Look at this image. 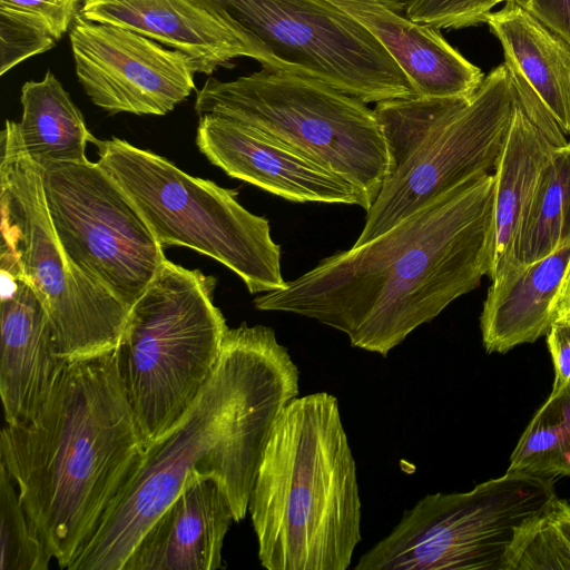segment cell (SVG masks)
<instances>
[{"label":"cell","instance_id":"5bb4252c","mask_svg":"<svg viewBox=\"0 0 570 570\" xmlns=\"http://www.w3.org/2000/svg\"><path fill=\"white\" fill-rule=\"evenodd\" d=\"M79 13L185 53L195 73L212 75L242 57L273 67L259 40L214 0H81Z\"/></svg>","mask_w":570,"mask_h":570},{"label":"cell","instance_id":"2e32d148","mask_svg":"<svg viewBox=\"0 0 570 570\" xmlns=\"http://www.w3.org/2000/svg\"><path fill=\"white\" fill-rule=\"evenodd\" d=\"M514 111L495 180V246L490 288H500L521 271L514 256L518 233L544 168L569 141L556 118L515 70Z\"/></svg>","mask_w":570,"mask_h":570},{"label":"cell","instance_id":"836d02e7","mask_svg":"<svg viewBox=\"0 0 570 570\" xmlns=\"http://www.w3.org/2000/svg\"><path fill=\"white\" fill-rule=\"evenodd\" d=\"M493 6L498 4V3H501V2H507V1H510V0H491Z\"/></svg>","mask_w":570,"mask_h":570},{"label":"cell","instance_id":"3957f363","mask_svg":"<svg viewBox=\"0 0 570 570\" xmlns=\"http://www.w3.org/2000/svg\"><path fill=\"white\" fill-rule=\"evenodd\" d=\"M145 450L114 351L68 361L42 411L1 430V461L59 568L95 533Z\"/></svg>","mask_w":570,"mask_h":570},{"label":"cell","instance_id":"d6a6232c","mask_svg":"<svg viewBox=\"0 0 570 570\" xmlns=\"http://www.w3.org/2000/svg\"><path fill=\"white\" fill-rule=\"evenodd\" d=\"M552 518L556 527L570 547V505L557 498L552 507Z\"/></svg>","mask_w":570,"mask_h":570},{"label":"cell","instance_id":"cb8c5ba5","mask_svg":"<svg viewBox=\"0 0 570 570\" xmlns=\"http://www.w3.org/2000/svg\"><path fill=\"white\" fill-rule=\"evenodd\" d=\"M81 0H0V75L47 52L72 26Z\"/></svg>","mask_w":570,"mask_h":570},{"label":"cell","instance_id":"ba28073f","mask_svg":"<svg viewBox=\"0 0 570 570\" xmlns=\"http://www.w3.org/2000/svg\"><path fill=\"white\" fill-rule=\"evenodd\" d=\"M42 171L4 125L0 268L32 285L48 311L60 356L70 361L112 352L129 309L67 257L48 212Z\"/></svg>","mask_w":570,"mask_h":570},{"label":"cell","instance_id":"83f0119b","mask_svg":"<svg viewBox=\"0 0 570 570\" xmlns=\"http://www.w3.org/2000/svg\"><path fill=\"white\" fill-rule=\"evenodd\" d=\"M553 503L519 529L505 570H570V547L554 524Z\"/></svg>","mask_w":570,"mask_h":570},{"label":"cell","instance_id":"8992f818","mask_svg":"<svg viewBox=\"0 0 570 570\" xmlns=\"http://www.w3.org/2000/svg\"><path fill=\"white\" fill-rule=\"evenodd\" d=\"M198 116L217 115L252 126L352 184L367 212L390 173L374 109L330 85L262 70L229 81L209 77L196 91Z\"/></svg>","mask_w":570,"mask_h":570},{"label":"cell","instance_id":"d4e9b609","mask_svg":"<svg viewBox=\"0 0 570 570\" xmlns=\"http://www.w3.org/2000/svg\"><path fill=\"white\" fill-rule=\"evenodd\" d=\"M507 471L570 475V386L551 392L522 433Z\"/></svg>","mask_w":570,"mask_h":570},{"label":"cell","instance_id":"277c9868","mask_svg":"<svg viewBox=\"0 0 570 570\" xmlns=\"http://www.w3.org/2000/svg\"><path fill=\"white\" fill-rule=\"evenodd\" d=\"M248 510L268 570H346L361 541L356 465L337 399L295 397L264 451Z\"/></svg>","mask_w":570,"mask_h":570},{"label":"cell","instance_id":"9c48e42d","mask_svg":"<svg viewBox=\"0 0 570 570\" xmlns=\"http://www.w3.org/2000/svg\"><path fill=\"white\" fill-rule=\"evenodd\" d=\"M556 476L507 471L463 493L428 494L355 570H505L519 529L546 513Z\"/></svg>","mask_w":570,"mask_h":570},{"label":"cell","instance_id":"4fadbf2b","mask_svg":"<svg viewBox=\"0 0 570 570\" xmlns=\"http://www.w3.org/2000/svg\"><path fill=\"white\" fill-rule=\"evenodd\" d=\"M69 39L80 85L110 115L163 116L195 90L190 59L136 31L78 13Z\"/></svg>","mask_w":570,"mask_h":570},{"label":"cell","instance_id":"f546056e","mask_svg":"<svg viewBox=\"0 0 570 570\" xmlns=\"http://www.w3.org/2000/svg\"><path fill=\"white\" fill-rule=\"evenodd\" d=\"M547 344L554 366L552 392L570 386V323L554 321L547 332Z\"/></svg>","mask_w":570,"mask_h":570},{"label":"cell","instance_id":"7402d4cb","mask_svg":"<svg viewBox=\"0 0 570 570\" xmlns=\"http://www.w3.org/2000/svg\"><path fill=\"white\" fill-rule=\"evenodd\" d=\"M22 116L19 122L6 120L19 148L40 165L80 163L85 150L96 138L86 126L83 116L58 78L47 71L39 80L21 88Z\"/></svg>","mask_w":570,"mask_h":570},{"label":"cell","instance_id":"30bf717a","mask_svg":"<svg viewBox=\"0 0 570 570\" xmlns=\"http://www.w3.org/2000/svg\"><path fill=\"white\" fill-rule=\"evenodd\" d=\"M263 45L271 71L313 78L365 104L416 96L355 19L326 0H214Z\"/></svg>","mask_w":570,"mask_h":570},{"label":"cell","instance_id":"484cf974","mask_svg":"<svg viewBox=\"0 0 570 570\" xmlns=\"http://www.w3.org/2000/svg\"><path fill=\"white\" fill-rule=\"evenodd\" d=\"M452 99L414 96L375 104L374 111L390 157L389 176L420 148Z\"/></svg>","mask_w":570,"mask_h":570},{"label":"cell","instance_id":"4dcf8cb0","mask_svg":"<svg viewBox=\"0 0 570 570\" xmlns=\"http://www.w3.org/2000/svg\"><path fill=\"white\" fill-rule=\"evenodd\" d=\"M531 14L570 43V0H518Z\"/></svg>","mask_w":570,"mask_h":570},{"label":"cell","instance_id":"1f68e13d","mask_svg":"<svg viewBox=\"0 0 570 570\" xmlns=\"http://www.w3.org/2000/svg\"><path fill=\"white\" fill-rule=\"evenodd\" d=\"M552 317L553 322L560 320L570 323V258L553 299Z\"/></svg>","mask_w":570,"mask_h":570},{"label":"cell","instance_id":"8fae6325","mask_svg":"<svg viewBox=\"0 0 570 570\" xmlns=\"http://www.w3.org/2000/svg\"><path fill=\"white\" fill-rule=\"evenodd\" d=\"M42 167L48 212L67 257L130 309L166 263L164 247L98 163Z\"/></svg>","mask_w":570,"mask_h":570},{"label":"cell","instance_id":"7c38bea8","mask_svg":"<svg viewBox=\"0 0 570 570\" xmlns=\"http://www.w3.org/2000/svg\"><path fill=\"white\" fill-rule=\"evenodd\" d=\"M513 111L512 77L503 62L471 97L453 98L420 148L389 176L352 247L375 239L464 180L493 174Z\"/></svg>","mask_w":570,"mask_h":570},{"label":"cell","instance_id":"44dd1931","mask_svg":"<svg viewBox=\"0 0 570 570\" xmlns=\"http://www.w3.org/2000/svg\"><path fill=\"white\" fill-rule=\"evenodd\" d=\"M569 258L570 242L523 267L504 286L488 288L480 325L489 353H505L547 334L553 323V299Z\"/></svg>","mask_w":570,"mask_h":570},{"label":"cell","instance_id":"603a6c76","mask_svg":"<svg viewBox=\"0 0 570 570\" xmlns=\"http://www.w3.org/2000/svg\"><path fill=\"white\" fill-rule=\"evenodd\" d=\"M570 242V139L544 168L523 216L514 256L520 271Z\"/></svg>","mask_w":570,"mask_h":570},{"label":"cell","instance_id":"52a82bcc","mask_svg":"<svg viewBox=\"0 0 570 570\" xmlns=\"http://www.w3.org/2000/svg\"><path fill=\"white\" fill-rule=\"evenodd\" d=\"M94 144L97 163L130 197L163 247H189L216 259L250 294L286 287L268 220L242 206L236 191L124 139L96 138Z\"/></svg>","mask_w":570,"mask_h":570},{"label":"cell","instance_id":"7a4b0ae2","mask_svg":"<svg viewBox=\"0 0 570 570\" xmlns=\"http://www.w3.org/2000/svg\"><path fill=\"white\" fill-rule=\"evenodd\" d=\"M299 371L272 327L228 328L218 365L183 419L149 445L68 570H124L193 474L214 476L235 521L246 515L272 431L298 395Z\"/></svg>","mask_w":570,"mask_h":570},{"label":"cell","instance_id":"d6986e66","mask_svg":"<svg viewBox=\"0 0 570 570\" xmlns=\"http://www.w3.org/2000/svg\"><path fill=\"white\" fill-rule=\"evenodd\" d=\"M234 521L219 482L193 474L141 537L124 570L222 569L224 539Z\"/></svg>","mask_w":570,"mask_h":570},{"label":"cell","instance_id":"e0dca14e","mask_svg":"<svg viewBox=\"0 0 570 570\" xmlns=\"http://www.w3.org/2000/svg\"><path fill=\"white\" fill-rule=\"evenodd\" d=\"M0 394L7 424L31 422L47 404L68 360L57 352L48 311L21 276L0 268Z\"/></svg>","mask_w":570,"mask_h":570},{"label":"cell","instance_id":"6da1fadb","mask_svg":"<svg viewBox=\"0 0 570 570\" xmlns=\"http://www.w3.org/2000/svg\"><path fill=\"white\" fill-rule=\"evenodd\" d=\"M495 180L478 174L375 239L323 258L284 289L254 299L261 311L298 314L386 356L490 275Z\"/></svg>","mask_w":570,"mask_h":570},{"label":"cell","instance_id":"ac0fdd59","mask_svg":"<svg viewBox=\"0 0 570 570\" xmlns=\"http://www.w3.org/2000/svg\"><path fill=\"white\" fill-rule=\"evenodd\" d=\"M355 19L390 55L425 98H468L484 73L442 36L440 29L416 22L389 0H326Z\"/></svg>","mask_w":570,"mask_h":570},{"label":"cell","instance_id":"5b68a950","mask_svg":"<svg viewBox=\"0 0 570 570\" xmlns=\"http://www.w3.org/2000/svg\"><path fill=\"white\" fill-rule=\"evenodd\" d=\"M215 283L167 259L129 309L114 358L145 449L183 419L218 365L228 327Z\"/></svg>","mask_w":570,"mask_h":570},{"label":"cell","instance_id":"f1b7e54d","mask_svg":"<svg viewBox=\"0 0 570 570\" xmlns=\"http://www.w3.org/2000/svg\"><path fill=\"white\" fill-rule=\"evenodd\" d=\"M491 0H405L403 10L412 20L436 29H462L484 23Z\"/></svg>","mask_w":570,"mask_h":570},{"label":"cell","instance_id":"4316f807","mask_svg":"<svg viewBox=\"0 0 570 570\" xmlns=\"http://www.w3.org/2000/svg\"><path fill=\"white\" fill-rule=\"evenodd\" d=\"M0 461V569L47 570L52 556L39 537Z\"/></svg>","mask_w":570,"mask_h":570},{"label":"cell","instance_id":"ffe728a7","mask_svg":"<svg viewBox=\"0 0 570 570\" xmlns=\"http://www.w3.org/2000/svg\"><path fill=\"white\" fill-rule=\"evenodd\" d=\"M484 23L500 41L505 66L523 77L570 137V43L518 0L488 12Z\"/></svg>","mask_w":570,"mask_h":570},{"label":"cell","instance_id":"9a60e30c","mask_svg":"<svg viewBox=\"0 0 570 570\" xmlns=\"http://www.w3.org/2000/svg\"><path fill=\"white\" fill-rule=\"evenodd\" d=\"M199 151L229 177L255 185L296 203L358 205L357 189L305 155L240 121L217 116L199 117Z\"/></svg>","mask_w":570,"mask_h":570}]
</instances>
